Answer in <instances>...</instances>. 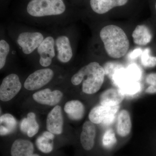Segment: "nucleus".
Listing matches in <instances>:
<instances>
[{
  "label": "nucleus",
  "mask_w": 156,
  "mask_h": 156,
  "mask_svg": "<svg viewBox=\"0 0 156 156\" xmlns=\"http://www.w3.org/2000/svg\"><path fill=\"white\" fill-rule=\"evenodd\" d=\"M78 11L69 0H20L14 14L22 23L54 28L69 25Z\"/></svg>",
  "instance_id": "nucleus-1"
},
{
  "label": "nucleus",
  "mask_w": 156,
  "mask_h": 156,
  "mask_svg": "<svg viewBox=\"0 0 156 156\" xmlns=\"http://www.w3.org/2000/svg\"><path fill=\"white\" fill-rule=\"evenodd\" d=\"M125 95L120 89L110 88L107 89L100 97L101 105L106 106L119 105L123 101Z\"/></svg>",
  "instance_id": "nucleus-14"
},
{
  "label": "nucleus",
  "mask_w": 156,
  "mask_h": 156,
  "mask_svg": "<svg viewBox=\"0 0 156 156\" xmlns=\"http://www.w3.org/2000/svg\"><path fill=\"white\" fill-rule=\"evenodd\" d=\"M155 8L156 11V2L155 3Z\"/></svg>",
  "instance_id": "nucleus-33"
},
{
  "label": "nucleus",
  "mask_w": 156,
  "mask_h": 156,
  "mask_svg": "<svg viewBox=\"0 0 156 156\" xmlns=\"http://www.w3.org/2000/svg\"><path fill=\"white\" fill-rule=\"evenodd\" d=\"M9 35L24 56L31 58L44 41L47 34L12 23L8 27Z\"/></svg>",
  "instance_id": "nucleus-2"
},
{
  "label": "nucleus",
  "mask_w": 156,
  "mask_h": 156,
  "mask_svg": "<svg viewBox=\"0 0 156 156\" xmlns=\"http://www.w3.org/2000/svg\"><path fill=\"white\" fill-rule=\"evenodd\" d=\"M141 63L144 67L146 68H153L156 66V57L150 55L149 49H146L142 53Z\"/></svg>",
  "instance_id": "nucleus-24"
},
{
  "label": "nucleus",
  "mask_w": 156,
  "mask_h": 156,
  "mask_svg": "<svg viewBox=\"0 0 156 156\" xmlns=\"http://www.w3.org/2000/svg\"><path fill=\"white\" fill-rule=\"evenodd\" d=\"M50 140L43 135L39 136L36 140V145L39 150L44 153L51 152L53 150V144L50 142Z\"/></svg>",
  "instance_id": "nucleus-22"
},
{
  "label": "nucleus",
  "mask_w": 156,
  "mask_h": 156,
  "mask_svg": "<svg viewBox=\"0 0 156 156\" xmlns=\"http://www.w3.org/2000/svg\"><path fill=\"white\" fill-rule=\"evenodd\" d=\"M119 108V105L106 106L101 105L95 107L89 113V120L95 124L101 123L105 126H108L114 121L115 115Z\"/></svg>",
  "instance_id": "nucleus-9"
},
{
  "label": "nucleus",
  "mask_w": 156,
  "mask_h": 156,
  "mask_svg": "<svg viewBox=\"0 0 156 156\" xmlns=\"http://www.w3.org/2000/svg\"><path fill=\"white\" fill-rule=\"evenodd\" d=\"M1 135H7L14 131L17 126V122L12 115L6 114L1 116Z\"/></svg>",
  "instance_id": "nucleus-20"
},
{
  "label": "nucleus",
  "mask_w": 156,
  "mask_h": 156,
  "mask_svg": "<svg viewBox=\"0 0 156 156\" xmlns=\"http://www.w3.org/2000/svg\"><path fill=\"white\" fill-rule=\"evenodd\" d=\"M131 129L130 114L126 110H122L119 113L117 118V133L119 136L124 137L129 134Z\"/></svg>",
  "instance_id": "nucleus-18"
},
{
  "label": "nucleus",
  "mask_w": 156,
  "mask_h": 156,
  "mask_svg": "<svg viewBox=\"0 0 156 156\" xmlns=\"http://www.w3.org/2000/svg\"><path fill=\"white\" fill-rule=\"evenodd\" d=\"M128 75L133 80L136 81L140 79V71L138 68L132 66L129 68L128 69Z\"/></svg>",
  "instance_id": "nucleus-28"
},
{
  "label": "nucleus",
  "mask_w": 156,
  "mask_h": 156,
  "mask_svg": "<svg viewBox=\"0 0 156 156\" xmlns=\"http://www.w3.org/2000/svg\"><path fill=\"white\" fill-rule=\"evenodd\" d=\"M129 0H87L88 8L92 13L103 15L112 9L126 6Z\"/></svg>",
  "instance_id": "nucleus-10"
},
{
  "label": "nucleus",
  "mask_w": 156,
  "mask_h": 156,
  "mask_svg": "<svg viewBox=\"0 0 156 156\" xmlns=\"http://www.w3.org/2000/svg\"><path fill=\"white\" fill-rule=\"evenodd\" d=\"M29 123V129L27 134L29 137H32L38 133L39 130V125L36 119V115L34 112L29 113L27 116Z\"/></svg>",
  "instance_id": "nucleus-23"
},
{
  "label": "nucleus",
  "mask_w": 156,
  "mask_h": 156,
  "mask_svg": "<svg viewBox=\"0 0 156 156\" xmlns=\"http://www.w3.org/2000/svg\"><path fill=\"white\" fill-rule=\"evenodd\" d=\"M34 146L32 143L27 140H16L11 147V156H32L34 154Z\"/></svg>",
  "instance_id": "nucleus-15"
},
{
  "label": "nucleus",
  "mask_w": 156,
  "mask_h": 156,
  "mask_svg": "<svg viewBox=\"0 0 156 156\" xmlns=\"http://www.w3.org/2000/svg\"><path fill=\"white\" fill-rule=\"evenodd\" d=\"M52 28L55 38V62L62 64H68L73 58L75 53L71 27L68 25Z\"/></svg>",
  "instance_id": "nucleus-5"
},
{
  "label": "nucleus",
  "mask_w": 156,
  "mask_h": 156,
  "mask_svg": "<svg viewBox=\"0 0 156 156\" xmlns=\"http://www.w3.org/2000/svg\"><path fill=\"white\" fill-rule=\"evenodd\" d=\"M64 111L71 119L78 121L83 119L85 114V107L79 100H71L65 105Z\"/></svg>",
  "instance_id": "nucleus-16"
},
{
  "label": "nucleus",
  "mask_w": 156,
  "mask_h": 156,
  "mask_svg": "<svg viewBox=\"0 0 156 156\" xmlns=\"http://www.w3.org/2000/svg\"><path fill=\"white\" fill-rule=\"evenodd\" d=\"M29 129V123L27 118L23 119L21 124V131L24 133H27Z\"/></svg>",
  "instance_id": "nucleus-29"
},
{
  "label": "nucleus",
  "mask_w": 156,
  "mask_h": 156,
  "mask_svg": "<svg viewBox=\"0 0 156 156\" xmlns=\"http://www.w3.org/2000/svg\"><path fill=\"white\" fill-rule=\"evenodd\" d=\"M47 128L53 134H61L63 131V115L61 107L56 105L48 114L47 119Z\"/></svg>",
  "instance_id": "nucleus-12"
},
{
  "label": "nucleus",
  "mask_w": 156,
  "mask_h": 156,
  "mask_svg": "<svg viewBox=\"0 0 156 156\" xmlns=\"http://www.w3.org/2000/svg\"><path fill=\"white\" fill-rule=\"evenodd\" d=\"M50 67L43 68L31 73L23 83L24 88L29 91H35L50 83L55 76L54 69Z\"/></svg>",
  "instance_id": "nucleus-7"
},
{
  "label": "nucleus",
  "mask_w": 156,
  "mask_h": 156,
  "mask_svg": "<svg viewBox=\"0 0 156 156\" xmlns=\"http://www.w3.org/2000/svg\"><path fill=\"white\" fill-rule=\"evenodd\" d=\"M147 83L149 85L145 90V92L149 94L156 93V73H152L148 74L145 79Z\"/></svg>",
  "instance_id": "nucleus-27"
},
{
  "label": "nucleus",
  "mask_w": 156,
  "mask_h": 156,
  "mask_svg": "<svg viewBox=\"0 0 156 156\" xmlns=\"http://www.w3.org/2000/svg\"><path fill=\"white\" fill-rule=\"evenodd\" d=\"M120 90L124 95H133L137 94L140 89V85L136 81H126L120 87Z\"/></svg>",
  "instance_id": "nucleus-21"
},
{
  "label": "nucleus",
  "mask_w": 156,
  "mask_h": 156,
  "mask_svg": "<svg viewBox=\"0 0 156 156\" xmlns=\"http://www.w3.org/2000/svg\"><path fill=\"white\" fill-rule=\"evenodd\" d=\"M99 36L105 52L111 58H121L128 53L130 42L125 32L119 27L105 26L101 29Z\"/></svg>",
  "instance_id": "nucleus-4"
},
{
  "label": "nucleus",
  "mask_w": 156,
  "mask_h": 156,
  "mask_svg": "<svg viewBox=\"0 0 156 156\" xmlns=\"http://www.w3.org/2000/svg\"><path fill=\"white\" fill-rule=\"evenodd\" d=\"M116 142L117 140L114 131L112 129L107 130L102 138V144L106 148H110L114 145Z\"/></svg>",
  "instance_id": "nucleus-25"
},
{
  "label": "nucleus",
  "mask_w": 156,
  "mask_h": 156,
  "mask_svg": "<svg viewBox=\"0 0 156 156\" xmlns=\"http://www.w3.org/2000/svg\"><path fill=\"white\" fill-rule=\"evenodd\" d=\"M63 95V93L58 89L52 90L50 88H46L35 92L33 98L41 104L54 106L60 102Z\"/></svg>",
  "instance_id": "nucleus-11"
},
{
  "label": "nucleus",
  "mask_w": 156,
  "mask_h": 156,
  "mask_svg": "<svg viewBox=\"0 0 156 156\" xmlns=\"http://www.w3.org/2000/svg\"><path fill=\"white\" fill-rule=\"evenodd\" d=\"M22 87L17 74L8 75L3 79L0 86V100L4 102L11 100L20 92Z\"/></svg>",
  "instance_id": "nucleus-8"
},
{
  "label": "nucleus",
  "mask_w": 156,
  "mask_h": 156,
  "mask_svg": "<svg viewBox=\"0 0 156 156\" xmlns=\"http://www.w3.org/2000/svg\"><path fill=\"white\" fill-rule=\"evenodd\" d=\"M105 76V71L103 66L97 62L92 61L84 65L73 75L70 81L74 86L82 84L83 92L90 95L100 90Z\"/></svg>",
  "instance_id": "nucleus-3"
},
{
  "label": "nucleus",
  "mask_w": 156,
  "mask_h": 156,
  "mask_svg": "<svg viewBox=\"0 0 156 156\" xmlns=\"http://www.w3.org/2000/svg\"><path fill=\"white\" fill-rule=\"evenodd\" d=\"M32 156H39V155L37 154H34L33 155H32Z\"/></svg>",
  "instance_id": "nucleus-32"
},
{
  "label": "nucleus",
  "mask_w": 156,
  "mask_h": 156,
  "mask_svg": "<svg viewBox=\"0 0 156 156\" xmlns=\"http://www.w3.org/2000/svg\"><path fill=\"white\" fill-rule=\"evenodd\" d=\"M43 135L45 136V137H47V138H49V139L50 140H53L54 137L53 133H51V132H49V131H45V132L43 133Z\"/></svg>",
  "instance_id": "nucleus-30"
},
{
  "label": "nucleus",
  "mask_w": 156,
  "mask_h": 156,
  "mask_svg": "<svg viewBox=\"0 0 156 156\" xmlns=\"http://www.w3.org/2000/svg\"><path fill=\"white\" fill-rule=\"evenodd\" d=\"M134 44L138 46H144L150 43L152 36L150 30L146 26L138 25L132 34Z\"/></svg>",
  "instance_id": "nucleus-17"
},
{
  "label": "nucleus",
  "mask_w": 156,
  "mask_h": 156,
  "mask_svg": "<svg viewBox=\"0 0 156 156\" xmlns=\"http://www.w3.org/2000/svg\"><path fill=\"white\" fill-rule=\"evenodd\" d=\"M12 50L11 44L5 38L1 37L0 40V69L5 66L8 60L12 56Z\"/></svg>",
  "instance_id": "nucleus-19"
},
{
  "label": "nucleus",
  "mask_w": 156,
  "mask_h": 156,
  "mask_svg": "<svg viewBox=\"0 0 156 156\" xmlns=\"http://www.w3.org/2000/svg\"><path fill=\"white\" fill-rule=\"evenodd\" d=\"M103 67L105 71V75L108 76L112 80L115 74L120 69L123 68V66L120 64L111 62L106 63Z\"/></svg>",
  "instance_id": "nucleus-26"
},
{
  "label": "nucleus",
  "mask_w": 156,
  "mask_h": 156,
  "mask_svg": "<svg viewBox=\"0 0 156 156\" xmlns=\"http://www.w3.org/2000/svg\"><path fill=\"white\" fill-rule=\"evenodd\" d=\"M74 5H75L77 6V5H78V4H79V1L80 0H69Z\"/></svg>",
  "instance_id": "nucleus-31"
},
{
  "label": "nucleus",
  "mask_w": 156,
  "mask_h": 156,
  "mask_svg": "<svg viewBox=\"0 0 156 156\" xmlns=\"http://www.w3.org/2000/svg\"><path fill=\"white\" fill-rule=\"evenodd\" d=\"M31 58L37 59L39 65L43 68L50 67L55 62V38L52 33L47 34Z\"/></svg>",
  "instance_id": "nucleus-6"
},
{
  "label": "nucleus",
  "mask_w": 156,
  "mask_h": 156,
  "mask_svg": "<svg viewBox=\"0 0 156 156\" xmlns=\"http://www.w3.org/2000/svg\"><path fill=\"white\" fill-rule=\"evenodd\" d=\"M96 129L95 124L91 121H87L84 123L80 135V142L85 150H91L95 144Z\"/></svg>",
  "instance_id": "nucleus-13"
}]
</instances>
